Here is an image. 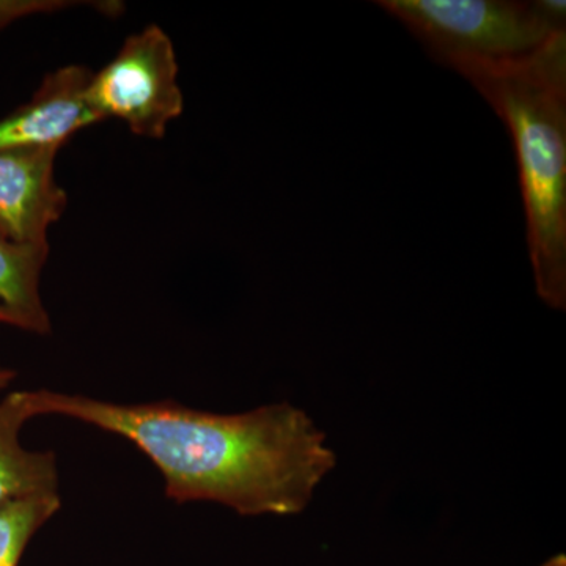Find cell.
Returning <instances> with one entry per match:
<instances>
[{"label": "cell", "instance_id": "cell-3", "mask_svg": "<svg viewBox=\"0 0 566 566\" xmlns=\"http://www.w3.org/2000/svg\"><path fill=\"white\" fill-rule=\"evenodd\" d=\"M422 41L434 61L450 55L499 59L526 54L558 29L536 2L509 0H382L376 2Z\"/></svg>", "mask_w": 566, "mask_h": 566}, {"label": "cell", "instance_id": "cell-12", "mask_svg": "<svg viewBox=\"0 0 566 566\" xmlns=\"http://www.w3.org/2000/svg\"><path fill=\"white\" fill-rule=\"evenodd\" d=\"M0 324H9V326L18 327L14 316L11 315L6 307H2V305H0Z\"/></svg>", "mask_w": 566, "mask_h": 566}, {"label": "cell", "instance_id": "cell-4", "mask_svg": "<svg viewBox=\"0 0 566 566\" xmlns=\"http://www.w3.org/2000/svg\"><path fill=\"white\" fill-rule=\"evenodd\" d=\"M178 74L172 40L150 24L132 33L114 59L92 73L85 98L103 122L117 118L134 136L163 139L185 111Z\"/></svg>", "mask_w": 566, "mask_h": 566}, {"label": "cell", "instance_id": "cell-13", "mask_svg": "<svg viewBox=\"0 0 566 566\" xmlns=\"http://www.w3.org/2000/svg\"><path fill=\"white\" fill-rule=\"evenodd\" d=\"M539 566H566V557L564 554H558V556L549 558V560H546L545 564Z\"/></svg>", "mask_w": 566, "mask_h": 566}, {"label": "cell", "instance_id": "cell-11", "mask_svg": "<svg viewBox=\"0 0 566 566\" xmlns=\"http://www.w3.org/2000/svg\"><path fill=\"white\" fill-rule=\"evenodd\" d=\"M14 378H17V371L11 370V368L0 367V389H6Z\"/></svg>", "mask_w": 566, "mask_h": 566}, {"label": "cell", "instance_id": "cell-6", "mask_svg": "<svg viewBox=\"0 0 566 566\" xmlns=\"http://www.w3.org/2000/svg\"><path fill=\"white\" fill-rule=\"evenodd\" d=\"M59 151L0 150V234L13 243H48L51 226L69 205L55 180Z\"/></svg>", "mask_w": 566, "mask_h": 566}, {"label": "cell", "instance_id": "cell-9", "mask_svg": "<svg viewBox=\"0 0 566 566\" xmlns=\"http://www.w3.org/2000/svg\"><path fill=\"white\" fill-rule=\"evenodd\" d=\"M61 506V494L35 495L0 506V566L20 565L32 536Z\"/></svg>", "mask_w": 566, "mask_h": 566}, {"label": "cell", "instance_id": "cell-1", "mask_svg": "<svg viewBox=\"0 0 566 566\" xmlns=\"http://www.w3.org/2000/svg\"><path fill=\"white\" fill-rule=\"evenodd\" d=\"M39 416H62L120 436L161 472L177 504L214 502L241 516L303 513L337 457L311 416L290 403L216 415L170 400L114 403L33 390Z\"/></svg>", "mask_w": 566, "mask_h": 566}, {"label": "cell", "instance_id": "cell-2", "mask_svg": "<svg viewBox=\"0 0 566 566\" xmlns=\"http://www.w3.org/2000/svg\"><path fill=\"white\" fill-rule=\"evenodd\" d=\"M469 81L515 145L538 296L566 308V32L526 54L439 61Z\"/></svg>", "mask_w": 566, "mask_h": 566}, {"label": "cell", "instance_id": "cell-5", "mask_svg": "<svg viewBox=\"0 0 566 566\" xmlns=\"http://www.w3.org/2000/svg\"><path fill=\"white\" fill-rule=\"evenodd\" d=\"M92 73L81 65L48 73L31 102L0 118V150L61 151L71 137L102 123L85 98Z\"/></svg>", "mask_w": 566, "mask_h": 566}, {"label": "cell", "instance_id": "cell-10", "mask_svg": "<svg viewBox=\"0 0 566 566\" xmlns=\"http://www.w3.org/2000/svg\"><path fill=\"white\" fill-rule=\"evenodd\" d=\"M69 6L70 2H59V0H0V32L22 18L52 13Z\"/></svg>", "mask_w": 566, "mask_h": 566}, {"label": "cell", "instance_id": "cell-7", "mask_svg": "<svg viewBox=\"0 0 566 566\" xmlns=\"http://www.w3.org/2000/svg\"><path fill=\"white\" fill-rule=\"evenodd\" d=\"M39 417L33 390L11 392L0 401V506L35 495L59 494L57 458L21 444L25 422Z\"/></svg>", "mask_w": 566, "mask_h": 566}, {"label": "cell", "instance_id": "cell-8", "mask_svg": "<svg viewBox=\"0 0 566 566\" xmlns=\"http://www.w3.org/2000/svg\"><path fill=\"white\" fill-rule=\"evenodd\" d=\"M48 256L50 243H13L0 234V305L14 316L18 329L36 335L51 333L40 292Z\"/></svg>", "mask_w": 566, "mask_h": 566}]
</instances>
